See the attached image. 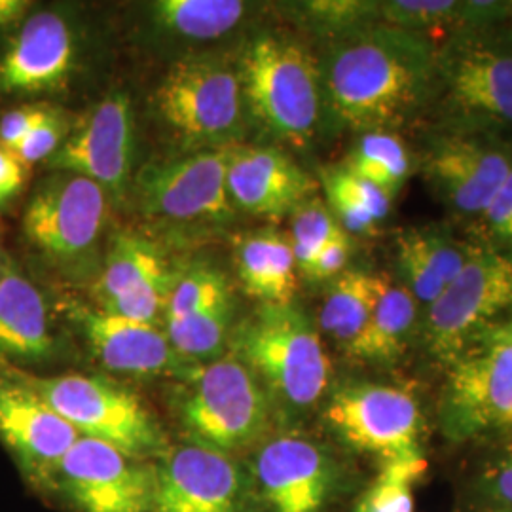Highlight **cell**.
<instances>
[{"label": "cell", "mask_w": 512, "mask_h": 512, "mask_svg": "<svg viewBox=\"0 0 512 512\" xmlns=\"http://www.w3.org/2000/svg\"><path fill=\"white\" fill-rule=\"evenodd\" d=\"M439 50L382 21L338 35L319 61L323 109L357 133L393 131L431 103Z\"/></svg>", "instance_id": "6da1fadb"}, {"label": "cell", "mask_w": 512, "mask_h": 512, "mask_svg": "<svg viewBox=\"0 0 512 512\" xmlns=\"http://www.w3.org/2000/svg\"><path fill=\"white\" fill-rule=\"evenodd\" d=\"M228 351L285 410H308L329 391L330 361L321 332L294 304H260L232 327Z\"/></svg>", "instance_id": "7a4b0ae2"}, {"label": "cell", "mask_w": 512, "mask_h": 512, "mask_svg": "<svg viewBox=\"0 0 512 512\" xmlns=\"http://www.w3.org/2000/svg\"><path fill=\"white\" fill-rule=\"evenodd\" d=\"M245 112L277 143L308 147L323 112L321 69L306 44L264 31L249 40L239 59Z\"/></svg>", "instance_id": "3957f363"}, {"label": "cell", "mask_w": 512, "mask_h": 512, "mask_svg": "<svg viewBox=\"0 0 512 512\" xmlns=\"http://www.w3.org/2000/svg\"><path fill=\"white\" fill-rule=\"evenodd\" d=\"M109 200L99 184L82 175L50 171L35 184L21 213L29 258L67 279L92 274Z\"/></svg>", "instance_id": "277c9868"}, {"label": "cell", "mask_w": 512, "mask_h": 512, "mask_svg": "<svg viewBox=\"0 0 512 512\" xmlns=\"http://www.w3.org/2000/svg\"><path fill=\"white\" fill-rule=\"evenodd\" d=\"M431 103L440 114L437 129L511 133L512 38L471 31L448 42L437 54Z\"/></svg>", "instance_id": "5b68a950"}, {"label": "cell", "mask_w": 512, "mask_h": 512, "mask_svg": "<svg viewBox=\"0 0 512 512\" xmlns=\"http://www.w3.org/2000/svg\"><path fill=\"white\" fill-rule=\"evenodd\" d=\"M152 103L181 152L234 147L245 133L238 69L220 55H186L175 61Z\"/></svg>", "instance_id": "8992f818"}, {"label": "cell", "mask_w": 512, "mask_h": 512, "mask_svg": "<svg viewBox=\"0 0 512 512\" xmlns=\"http://www.w3.org/2000/svg\"><path fill=\"white\" fill-rule=\"evenodd\" d=\"M184 384L179 423L190 444L236 456L266 439L272 401L234 355L203 363Z\"/></svg>", "instance_id": "52a82bcc"}, {"label": "cell", "mask_w": 512, "mask_h": 512, "mask_svg": "<svg viewBox=\"0 0 512 512\" xmlns=\"http://www.w3.org/2000/svg\"><path fill=\"white\" fill-rule=\"evenodd\" d=\"M25 374L78 437L105 442L131 458L152 463L171 448L160 423L126 387L84 374Z\"/></svg>", "instance_id": "ba28073f"}, {"label": "cell", "mask_w": 512, "mask_h": 512, "mask_svg": "<svg viewBox=\"0 0 512 512\" xmlns=\"http://www.w3.org/2000/svg\"><path fill=\"white\" fill-rule=\"evenodd\" d=\"M245 465L249 512H332L349 492V473L327 444L279 435L256 444Z\"/></svg>", "instance_id": "9c48e42d"}, {"label": "cell", "mask_w": 512, "mask_h": 512, "mask_svg": "<svg viewBox=\"0 0 512 512\" xmlns=\"http://www.w3.org/2000/svg\"><path fill=\"white\" fill-rule=\"evenodd\" d=\"M448 370L440 401L448 439L512 431V319L484 330Z\"/></svg>", "instance_id": "30bf717a"}, {"label": "cell", "mask_w": 512, "mask_h": 512, "mask_svg": "<svg viewBox=\"0 0 512 512\" xmlns=\"http://www.w3.org/2000/svg\"><path fill=\"white\" fill-rule=\"evenodd\" d=\"M78 33L63 10L37 8L0 31V105L44 103L63 92L78 67Z\"/></svg>", "instance_id": "8fae6325"}, {"label": "cell", "mask_w": 512, "mask_h": 512, "mask_svg": "<svg viewBox=\"0 0 512 512\" xmlns=\"http://www.w3.org/2000/svg\"><path fill=\"white\" fill-rule=\"evenodd\" d=\"M228 148L181 152L143 165L129 194L137 211L171 224H220L234 215L226 190Z\"/></svg>", "instance_id": "7c38bea8"}, {"label": "cell", "mask_w": 512, "mask_h": 512, "mask_svg": "<svg viewBox=\"0 0 512 512\" xmlns=\"http://www.w3.org/2000/svg\"><path fill=\"white\" fill-rule=\"evenodd\" d=\"M512 306V260L476 249L458 277L427 306L423 338L429 353L452 365L495 317Z\"/></svg>", "instance_id": "4fadbf2b"}, {"label": "cell", "mask_w": 512, "mask_h": 512, "mask_svg": "<svg viewBox=\"0 0 512 512\" xmlns=\"http://www.w3.org/2000/svg\"><path fill=\"white\" fill-rule=\"evenodd\" d=\"M323 420L349 450L389 459L421 456L420 404L397 385L351 382L330 393Z\"/></svg>", "instance_id": "5bb4252c"}, {"label": "cell", "mask_w": 512, "mask_h": 512, "mask_svg": "<svg viewBox=\"0 0 512 512\" xmlns=\"http://www.w3.org/2000/svg\"><path fill=\"white\" fill-rule=\"evenodd\" d=\"M156 467L99 440L78 437L57 465L50 494L76 512H152Z\"/></svg>", "instance_id": "9a60e30c"}, {"label": "cell", "mask_w": 512, "mask_h": 512, "mask_svg": "<svg viewBox=\"0 0 512 512\" xmlns=\"http://www.w3.org/2000/svg\"><path fill=\"white\" fill-rule=\"evenodd\" d=\"M511 169V143L490 133L437 129L421 154L427 183L463 217H482Z\"/></svg>", "instance_id": "2e32d148"}, {"label": "cell", "mask_w": 512, "mask_h": 512, "mask_svg": "<svg viewBox=\"0 0 512 512\" xmlns=\"http://www.w3.org/2000/svg\"><path fill=\"white\" fill-rule=\"evenodd\" d=\"M76 440L78 433L44 401L25 370L0 363V444L35 490L50 494L57 465Z\"/></svg>", "instance_id": "e0dca14e"}, {"label": "cell", "mask_w": 512, "mask_h": 512, "mask_svg": "<svg viewBox=\"0 0 512 512\" xmlns=\"http://www.w3.org/2000/svg\"><path fill=\"white\" fill-rule=\"evenodd\" d=\"M154 467L152 512H249V478L234 456L184 442Z\"/></svg>", "instance_id": "ac0fdd59"}, {"label": "cell", "mask_w": 512, "mask_h": 512, "mask_svg": "<svg viewBox=\"0 0 512 512\" xmlns=\"http://www.w3.org/2000/svg\"><path fill=\"white\" fill-rule=\"evenodd\" d=\"M135 156V122L128 95L109 93L84 124L46 162L48 171H67L99 184L110 200L128 194Z\"/></svg>", "instance_id": "d6986e66"}, {"label": "cell", "mask_w": 512, "mask_h": 512, "mask_svg": "<svg viewBox=\"0 0 512 512\" xmlns=\"http://www.w3.org/2000/svg\"><path fill=\"white\" fill-rule=\"evenodd\" d=\"M99 268L95 293L101 310L158 325L177 277L154 241L133 232L118 234Z\"/></svg>", "instance_id": "ffe728a7"}, {"label": "cell", "mask_w": 512, "mask_h": 512, "mask_svg": "<svg viewBox=\"0 0 512 512\" xmlns=\"http://www.w3.org/2000/svg\"><path fill=\"white\" fill-rule=\"evenodd\" d=\"M78 325L97 363L131 378L175 376L188 380L200 365L183 359L164 329L107 311H78Z\"/></svg>", "instance_id": "44dd1931"}, {"label": "cell", "mask_w": 512, "mask_h": 512, "mask_svg": "<svg viewBox=\"0 0 512 512\" xmlns=\"http://www.w3.org/2000/svg\"><path fill=\"white\" fill-rule=\"evenodd\" d=\"M317 183L293 158L277 147L228 148L226 190L230 202L245 213L281 217L313 198Z\"/></svg>", "instance_id": "7402d4cb"}, {"label": "cell", "mask_w": 512, "mask_h": 512, "mask_svg": "<svg viewBox=\"0 0 512 512\" xmlns=\"http://www.w3.org/2000/svg\"><path fill=\"white\" fill-rule=\"evenodd\" d=\"M59 340L48 296L16 256L0 277V363L27 370L54 361Z\"/></svg>", "instance_id": "603a6c76"}, {"label": "cell", "mask_w": 512, "mask_h": 512, "mask_svg": "<svg viewBox=\"0 0 512 512\" xmlns=\"http://www.w3.org/2000/svg\"><path fill=\"white\" fill-rule=\"evenodd\" d=\"M475 251L440 228H416L397 241V268L404 287L427 308L458 277Z\"/></svg>", "instance_id": "cb8c5ba5"}, {"label": "cell", "mask_w": 512, "mask_h": 512, "mask_svg": "<svg viewBox=\"0 0 512 512\" xmlns=\"http://www.w3.org/2000/svg\"><path fill=\"white\" fill-rule=\"evenodd\" d=\"M239 283L260 304H293L296 260L289 236L262 228L239 238L236 249Z\"/></svg>", "instance_id": "d4e9b609"}, {"label": "cell", "mask_w": 512, "mask_h": 512, "mask_svg": "<svg viewBox=\"0 0 512 512\" xmlns=\"http://www.w3.org/2000/svg\"><path fill=\"white\" fill-rule=\"evenodd\" d=\"M418 325V302L404 285L385 277L380 298L348 357L361 363L391 366L403 359Z\"/></svg>", "instance_id": "484cf974"}, {"label": "cell", "mask_w": 512, "mask_h": 512, "mask_svg": "<svg viewBox=\"0 0 512 512\" xmlns=\"http://www.w3.org/2000/svg\"><path fill=\"white\" fill-rule=\"evenodd\" d=\"M385 275L346 270L332 279L319 311V332L348 353L361 336L384 287Z\"/></svg>", "instance_id": "4316f807"}, {"label": "cell", "mask_w": 512, "mask_h": 512, "mask_svg": "<svg viewBox=\"0 0 512 512\" xmlns=\"http://www.w3.org/2000/svg\"><path fill=\"white\" fill-rule=\"evenodd\" d=\"M321 184L332 215L351 234H374L393 203L380 186L351 173L346 165L323 169Z\"/></svg>", "instance_id": "83f0119b"}, {"label": "cell", "mask_w": 512, "mask_h": 512, "mask_svg": "<svg viewBox=\"0 0 512 512\" xmlns=\"http://www.w3.org/2000/svg\"><path fill=\"white\" fill-rule=\"evenodd\" d=\"M247 12L249 4L239 0H160L152 4L156 27L194 42L232 33Z\"/></svg>", "instance_id": "f1b7e54d"}, {"label": "cell", "mask_w": 512, "mask_h": 512, "mask_svg": "<svg viewBox=\"0 0 512 512\" xmlns=\"http://www.w3.org/2000/svg\"><path fill=\"white\" fill-rule=\"evenodd\" d=\"M234 300H224L181 319L165 321L164 330L175 351L190 363L203 365L222 357L232 332Z\"/></svg>", "instance_id": "f546056e"}, {"label": "cell", "mask_w": 512, "mask_h": 512, "mask_svg": "<svg viewBox=\"0 0 512 512\" xmlns=\"http://www.w3.org/2000/svg\"><path fill=\"white\" fill-rule=\"evenodd\" d=\"M344 165L351 173L380 186L395 200L410 175L412 158L397 133L372 131L357 139Z\"/></svg>", "instance_id": "4dcf8cb0"}, {"label": "cell", "mask_w": 512, "mask_h": 512, "mask_svg": "<svg viewBox=\"0 0 512 512\" xmlns=\"http://www.w3.org/2000/svg\"><path fill=\"white\" fill-rule=\"evenodd\" d=\"M427 467L425 454L380 463L378 475L359 494L353 512H414V490Z\"/></svg>", "instance_id": "1f68e13d"}, {"label": "cell", "mask_w": 512, "mask_h": 512, "mask_svg": "<svg viewBox=\"0 0 512 512\" xmlns=\"http://www.w3.org/2000/svg\"><path fill=\"white\" fill-rule=\"evenodd\" d=\"M346 230L332 215L329 205L313 196L300 203L291 213V234L289 241L293 247L296 268L304 275L310 272L313 260Z\"/></svg>", "instance_id": "d6a6232c"}, {"label": "cell", "mask_w": 512, "mask_h": 512, "mask_svg": "<svg viewBox=\"0 0 512 512\" xmlns=\"http://www.w3.org/2000/svg\"><path fill=\"white\" fill-rule=\"evenodd\" d=\"M467 2L456 0H391L380 2V21L385 25L429 35L444 27L458 25L465 31Z\"/></svg>", "instance_id": "836d02e7"}, {"label": "cell", "mask_w": 512, "mask_h": 512, "mask_svg": "<svg viewBox=\"0 0 512 512\" xmlns=\"http://www.w3.org/2000/svg\"><path fill=\"white\" fill-rule=\"evenodd\" d=\"M230 298L232 291L226 275L209 266H198L177 275L165 304L164 319H181L184 315L209 308Z\"/></svg>", "instance_id": "e575fe53"}, {"label": "cell", "mask_w": 512, "mask_h": 512, "mask_svg": "<svg viewBox=\"0 0 512 512\" xmlns=\"http://www.w3.org/2000/svg\"><path fill=\"white\" fill-rule=\"evenodd\" d=\"M475 495L482 512L512 511V442L476 476Z\"/></svg>", "instance_id": "d590c367"}, {"label": "cell", "mask_w": 512, "mask_h": 512, "mask_svg": "<svg viewBox=\"0 0 512 512\" xmlns=\"http://www.w3.org/2000/svg\"><path fill=\"white\" fill-rule=\"evenodd\" d=\"M55 107L44 103H21L0 112V145L12 152L52 114Z\"/></svg>", "instance_id": "8d00e7d4"}, {"label": "cell", "mask_w": 512, "mask_h": 512, "mask_svg": "<svg viewBox=\"0 0 512 512\" xmlns=\"http://www.w3.org/2000/svg\"><path fill=\"white\" fill-rule=\"evenodd\" d=\"M69 126L59 110L42 124L38 126L21 145H19L16 154L19 160L27 167H33L37 164H46L55 152L61 148L67 139Z\"/></svg>", "instance_id": "74e56055"}, {"label": "cell", "mask_w": 512, "mask_h": 512, "mask_svg": "<svg viewBox=\"0 0 512 512\" xmlns=\"http://www.w3.org/2000/svg\"><path fill=\"white\" fill-rule=\"evenodd\" d=\"M31 167L23 164L16 152L0 145V215L8 213L23 196Z\"/></svg>", "instance_id": "f35d334b"}, {"label": "cell", "mask_w": 512, "mask_h": 512, "mask_svg": "<svg viewBox=\"0 0 512 512\" xmlns=\"http://www.w3.org/2000/svg\"><path fill=\"white\" fill-rule=\"evenodd\" d=\"M482 220L494 238L512 245V169L484 209Z\"/></svg>", "instance_id": "ab89813d"}, {"label": "cell", "mask_w": 512, "mask_h": 512, "mask_svg": "<svg viewBox=\"0 0 512 512\" xmlns=\"http://www.w3.org/2000/svg\"><path fill=\"white\" fill-rule=\"evenodd\" d=\"M349 255H351V241L344 232L338 238L332 239L329 245L317 255L311 264L308 277L323 281V279H336L338 275L346 272Z\"/></svg>", "instance_id": "60d3db41"}, {"label": "cell", "mask_w": 512, "mask_h": 512, "mask_svg": "<svg viewBox=\"0 0 512 512\" xmlns=\"http://www.w3.org/2000/svg\"><path fill=\"white\" fill-rule=\"evenodd\" d=\"M31 0H0V31L16 25L33 10Z\"/></svg>", "instance_id": "b9f144b4"}, {"label": "cell", "mask_w": 512, "mask_h": 512, "mask_svg": "<svg viewBox=\"0 0 512 512\" xmlns=\"http://www.w3.org/2000/svg\"><path fill=\"white\" fill-rule=\"evenodd\" d=\"M6 256H8V253H4V249H2V245H0V277H2V272H4V262H6Z\"/></svg>", "instance_id": "7bdbcfd3"}, {"label": "cell", "mask_w": 512, "mask_h": 512, "mask_svg": "<svg viewBox=\"0 0 512 512\" xmlns=\"http://www.w3.org/2000/svg\"><path fill=\"white\" fill-rule=\"evenodd\" d=\"M484 512H512V511H484Z\"/></svg>", "instance_id": "ee69618b"}]
</instances>
